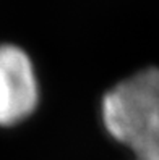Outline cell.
Masks as SVG:
<instances>
[{
	"mask_svg": "<svg viewBox=\"0 0 159 160\" xmlns=\"http://www.w3.org/2000/svg\"><path fill=\"white\" fill-rule=\"evenodd\" d=\"M102 117L135 160H159V70L140 71L117 84L102 100Z\"/></svg>",
	"mask_w": 159,
	"mask_h": 160,
	"instance_id": "obj_1",
	"label": "cell"
},
{
	"mask_svg": "<svg viewBox=\"0 0 159 160\" xmlns=\"http://www.w3.org/2000/svg\"><path fill=\"white\" fill-rule=\"evenodd\" d=\"M37 81L28 55L15 45H0V125L24 120L37 105Z\"/></svg>",
	"mask_w": 159,
	"mask_h": 160,
	"instance_id": "obj_2",
	"label": "cell"
}]
</instances>
